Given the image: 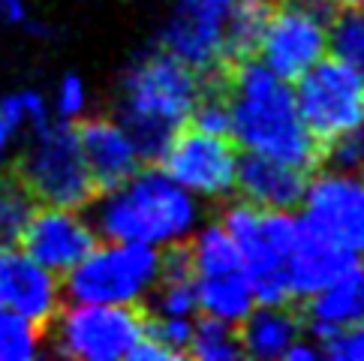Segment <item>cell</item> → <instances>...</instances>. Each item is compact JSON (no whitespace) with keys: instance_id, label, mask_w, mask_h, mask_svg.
<instances>
[{"instance_id":"obj_1","label":"cell","mask_w":364,"mask_h":361,"mask_svg":"<svg viewBox=\"0 0 364 361\" xmlns=\"http://www.w3.org/2000/svg\"><path fill=\"white\" fill-rule=\"evenodd\" d=\"M229 136L235 145L304 172L322 163L319 141L310 136L289 82L277 79L262 60L229 67Z\"/></svg>"},{"instance_id":"obj_2","label":"cell","mask_w":364,"mask_h":361,"mask_svg":"<svg viewBox=\"0 0 364 361\" xmlns=\"http://www.w3.org/2000/svg\"><path fill=\"white\" fill-rule=\"evenodd\" d=\"M199 87L202 75L163 45L139 55L127 67L121 124L141 160L157 163L163 157L175 133L187 126Z\"/></svg>"},{"instance_id":"obj_3","label":"cell","mask_w":364,"mask_h":361,"mask_svg":"<svg viewBox=\"0 0 364 361\" xmlns=\"http://www.w3.org/2000/svg\"><path fill=\"white\" fill-rule=\"evenodd\" d=\"M94 205V232L106 241L168 244L184 238L196 223L190 193L163 169H139L124 184L102 190Z\"/></svg>"},{"instance_id":"obj_4","label":"cell","mask_w":364,"mask_h":361,"mask_svg":"<svg viewBox=\"0 0 364 361\" xmlns=\"http://www.w3.org/2000/svg\"><path fill=\"white\" fill-rule=\"evenodd\" d=\"M18 175L43 205L79 211L100 196V187L82 153L75 121L58 118L33 130V145L24 151Z\"/></svg>"},{"instance_id":"obj_5","label":"cell","mask_w":364,"mask_h":361,"mask_svg":"<svg viewBox=\"0 0 364 361\" xmlns=\"http://www.w3.org/2000/svg\"><path fill=\"white\" fill-rule=\"evenodd\" d=\"M160 271V253L141 241L97 244L63 280L70 301L82 304H141Z\"/></svg>"},{"instance_id":"obj_6","label":"cell","mask_w":364,"mask_h":361,"mask_svg":"<svg viewBox=\"0 0 364 361\" xmlns=\"http://www.w3.org/2000/svg\"><path fill=\"white\" fill-rule=\"evenodd\" d=\"M51 343L67 358L118 361L145 334V304H82L55 313L48 322Z\"/></svg>"},{"instance_id":"obj_7","label":"cell","mask_w":364,"mask_h":361,"mask_svg":"<svg viewBox=\"0 0 364 361\" xmlns=\"http://www.w3.org/2000/svg\"><path fill=\"white\" fill-rule=\"evenodd\" d=\"M298 114L304 126L325 151L337 136H343L364 121V85L361 79L341 63L316 60L301 79H298Z\"/></svg>"},{"instance_id":"obj_8","label":"cell","mask_w":364,"mask_h":361,"mask_svg":"<svg viewBox=\"0 0 364 361\" xmlns=\"http://www.w3.org/2000/svg\"><path fill=\"white\" fill-rule=\"evenodd\" d=\"M304 220L349 253H364V175L322 169L304 190Z\"/></svg>"},{"instance_id":"obj_9","label":"cell","mask_w":364,"mask_h":361,"mask_svg":"<svg viewBox=\"0 0 364 361\" xmlns=\"http://www.w3.org/2000/svg\"><path fill=\"white\" fill-rule=\"evenodd\" d=\"M157 163H163V172L184 190L202 196H229L235 184L238 151L229 136H211L184 126L166 145Z\"/></svg>"},{"instance_id":"obj_10","label":"cell","mask_w":364,"mask_h":361,"mask_svg":"<svg viewBox=\"0 0 364 361\" xmlns=\"http://www.w3.org/2000/svg\"><path fill=\"white\" fill-rule=\"evenodd\" d=\"M325 24L295 0H277L256 55L277 79L292 85L325 55Z\"/></svg>"},{"instance_id":"obj_11","label":"cell","mask_w":364,"mask_h":361,"mask_svg":"<svg viewBox=\"0 0 364 361\" xmlns=\"http://www.w3.org/2000/svg\"><path fill=\"white\" fill-rule=\"evenodd\" d=\"M0 307L48 328L60 311V280L18 244H0Z\"/></svg>"},{"instance_id":"obj_12","label":"cell","mask_w":364,"mask_h":361,"mask_svg":"<svg viewBox=\"0 0 364 361\" xmlns=\"http://www.w3.org/2000/svg\"><path fill=\"white\" fill-rule=\"evenodd\" d=\"M18 244L48 271L67 274L73 265H79L85 256L97 247L100 238H97L94 226L75 208L46 205V208L33 211Z\"/></svg>"},{"instance_id":"obj_13","label":"cell","mask_w":364,"mask_h":361,"mask_svg":"<svg viewBox=\"0 0 364 361\" xmlns=\"http://www.w3.org/2000/svg\"><path fill=\"white\" fill-rule=\"evenodd\" d=\"M229 9L232 0H178L163 31V48L196 72L217 67Z\"/></svg>"},{"instance_id":"obj_14","label":"cell","mask_w":364,"mask_h":361,"mask_svg":"<svg viewBox=\"0 0 364 361\" xmlns=\"http://www.w3.org/2000/svg\"><path fill=\"white\" fill-rule=\"evenodd\" d=\"M310 172L271 160L265 153L247 151L235 163V187L244 202L256 205L262 211H292L298 202H304Z\"/></svg>"},{"instance_id":"obj_15","label":"cell","mask_w":364,"mask_h":361,"mask_svg":"<svg viewBox=\"0 0 364 361\" xmlns=\"http://www.w3.org/2000/svg\"><path fill=\"white\" fill-rule=\"evenodd\" d=\"M75 130H79L82 153H85L87 169L94 175L100 193L124 184V180L133 178L141 169V163H145L139 157L136 141L129 139L121 121L87 118L75 126Z\"/></svg>"},{"instance_id":"obj_16","label":"cell","mask_w":364,"mask_h":361,"mask_svg":"<svg viewBox=\"0 0 364 361\" xmlns=\"http://www.w3.org/2000/svg\"><path fill=\"white\" fill-rule=\"evenodd\" d=\"M355 253L337 247L328 238L301 217V235H298L295 250L286 259V280H289L292 298H307L319 289H325L331 280H337L349 265H355Z\"/></svg>"},{"instance_id":"obj_17","label":"cell","mask_w":364,"mask_h":361,"mask_svg":"<svg viewBox=\"0 0 364 361\" xmlns=\"http://www.w3.org/2000/svg\"><path fill=\"white\" fill-rule=\"evenodd\" d=\"M301 313L307 316V328L319 340L341 328L364 322V265L361 262L349 265L325 289L307 295V304L301 307Z\"/></svg>"},{"instance_id":"obj_18","label":"cell","mask_w":364,"mask_h":361,"mask_svg":"<svg viewBox=\"0 0 364 361\" xmlns=\"http://www.w3.org/2000/svg\"><path fill=\"white\" fill-rule=\"evenodd\" d=\"M238 343L244 355L253 358H283V352L301 334V313L286 304H262L238 322Z\"/></svg>"},{"instance_id":"obj_19","label":"cell","mask_w":364,"mask_h":361,"mask_svg":"<svg viewBox=\"0 0 364 361\" xmlns=\"http://www.w3.org/2000/svg\"><path fill=\"white\" fill-rule=\"evenodd\" d=\"M277 0H232L226 28H223V45H220V63H241L256 58L262 31L274 12Z\"/></svg>"},{"instance_id":"obj_20","label":"cell","mask_w":364,"mask_h":361,"mask_svg":"<svg viewBox=\"0 0 364 361\" xmlns=\"http://www.w3.org/2000/svg\"><path fill=\"white\" fill-rule=\"evenodd\" d=\"M253 286L250 277L244 274V268L217 277H199V307L208 316L241 322L253 311Z\"/></svg>"},{"instance_id":"obj_21","label":"cell","mask_w":364,"mask_h":361,"mask_svg":"<svg viewBox=\"0 0 364 361\" xmlns=\"http://www.w3.org/2000/svg\"><path fill=\"white\" fill-rule=\"evenodd\" d=\"M190 259L196 277H217L229 271H241V253L223 223L202 229L196 241H190Z\"/></svg>"},{"instance_id":"obj_22","label":"cell","mask_w":364,"mask_h":361,"mask_svg":"<svg viewBox=\"0 0 364 361\" xmlns=\"http://www.w3.org/2000/svg\"><path fill=\"white\" fill-rule=\"evenodd\" d=\"M36 211V196L18 172L0 169V244H18Z\"/></svg>"},{"instance_id":"obj_23","label":"cell","mask_w":364,"mask_h":361,"mask_svg":"<svg viewBox=\"0 0 364 361\" xmlns=\"http://www.w3.org/2000/svg\"><path fill=\"white\" fill-rule=\"evenodd\" d=\"M328 24L331 33H325V40H328L331 58L346 63L364 85V6L337 9Z\"/></svg>"},{"instance_id":"obj_24","label":"cell","mask_w":364,"mask_h":361,"mask_svg":"<svg viewBox=\"0 0 364 361\" xmlns=\"http://www.w3.org/2000/svg\"><path fill=\"white\" fill-rule=\"evenodd\" d=\"M187 352L199 361H232V358H241L244 350L238 343V331L232 328V322L226 319H217V316H208L199 319L193 325V338Z\"/></svg>"},{"instance_id":"obj_25","label":"cell","mask_w":364,"mask_h":361,"mask_svg":"<svg viewBox=\"0 0 364 361\" xmlns=\"http://www.w3.org/2000/svg\"><path fill=\"white\" fill-rule=\"evenodd\" d=\"M43 334L36 322L0 307V361H31L43 350Z\"/></svg>"},{"instance_id":"obj_26","label":"cell","mask_w":364,"mask_h":361,"mask_svg":"<svg viewBox=\"0 0 364 361\" xmlns=\"http://www.w3.org/2000/svg\"><path fill=\"white\" fill-rule=\"evenodd\" d=\"M145 334L151 340H157L160 346H166L175 358H181L190 346L193 325L187 322V316H163V313L145 311Z\"/></svg>"},{"instance_id":"obj_27","label":"cell","mask_w":364,"mask_h":361,"mask_svg":"<svg viewBox=\"0 0 364 361\" xmlns=\"http://www.w3.org/2000/svg\"><path fill=\"white\" fill-rule=\"evenodd\" d=\"M319 352L325 358H334V361H364V322L322 338Z\"/></svg>"},{"instance_id":"obj_28","label":"cell","mask_w":364,"mask_h":361,"mask_svg":"<svg viewBox=\"0 0 364 361\" xmlns=\"http://www.w3.org/2000/svg\"><path fill=\"white\" fill-rule=\"evenodd\" d=\"M85 102H87L85 82L75 72L63 75L58 90H55V112H58V118L60 121H79L82 112H85Z\"/></svg>"},{"instance_id":"obj_29","label":"cell","mask_w":364,"mask_h":361,"mask_svg":"<svg viewBox=\"0 0 364 361\" xmlns=\"http://www.w3.org/2000/svg\"><path fill=\"white\" fill-rule=\"evenodd\" d=\"M28 18H31V12H28V4H24V0H0V21L4 24L21 28Z\"/></svg>"},{"instance_id":"obj_30","label":"cell","mask_w":364,"mask_h":361,"mask_svg":"<svg viewBox=\"0 0 364 361\" xmlns=\"http://www.w3.org/2000/svg\"><path fill=\"white\" fill-rule=\"evenodd\" d=\"M21 130L16 124H12L6 114H0V169H4V160H6V153H9V145H12V139H16Z\"/></svg>"},{"instance_id":"obj_31","label":"cell","mask_w":364,"mask_h":361,"mask_svg":"<svg viewBox=\"0 0 364 361\" xmlns=\"http://www.w3.org/2000/svg\"><path fill=\"white\" fill-rule=\"evenodd\" d=\"M283 358L286 361H316V358H322V352H319V346H310V343H292L289 350L283 352Z\"/></svg>"},{"instance_id":"obj_32","label":"cell","mask_w":364,"mask_h":361,"mask_svg":"<svg viewBox=\"0 0 364 361\" xmlns=\"http://www.w3.org/2000/svg\"><path fill=\"white\" fill-rule=\"evenodd\" d=\"M337 4V9H358V6H364V0H334Z\"/></svg>"}]
</instances>
